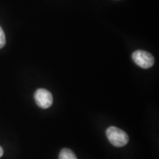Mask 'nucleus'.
<instances>
[{"label":"nucleus","mask_w":159,"mask_h":159,"mask_svg":"<svg viewBox=\"0 0 159 159\" xmlns=\"http://www.w3.org/2000/svg\"><path fill=\"white\" fill-rule=\"evenodd\" d=\"M3 153H4L3 149H2V148L1 146H0V158H1V157L3 156Z\"/></svg>","instance_id":"nucleus-6"},{"label":"nucleus","mask_w":159,"mask_h":159,"mask_svg":"<svg viewBox=\"0 0 159 159\" xmlns=\"http://www.w3.org/2000/svg\"><path fill=\"white\" fill-rule=\"evenodd\" d=\"M106 136L109 142L116 148L125 146L129 141L128 134L124 130L114 126L109 127L107 129Z\"/></svg>","instance_id":"nucleus-1"},{"label":"nucleus","mask_w":159,"mask_h":159,"mask_svg":"<svg viewBox=\"0 0 159 159\" xmlns=\"http://www.w3.org/2000/svg\"><path fill=\"white\" fill-rule=\"evenodd\" d=\"M34 99L38 106L43 109L49 108L53 102L52 95L44 89H38L35 92Z\"/></svg>","instance_id":"nucleus-3"},{"label":"nucleus","mask_w":159,"mask_h":159,"mask_svg":"<svg viewBox=\"0 0 159 159\" xmlns=\"http://www.w3.org/2000/svg\"><path fill=\"white\" fill-rule=\"evenodd\" d=\"M59 159H77L74 152L68 148H63L60 152Z\"/></svg>","instance_id":"nucleus-4"},{"label":"nucleus","mask_w":159,"mask_h":159,"mask_svg":"<svg viewBox=\"0 0 159 159\" xmlns=\"http://www.w3.org/2000/svg\"><path fill=\"white\" fill-rule=\"evenodd\" d=\"M6 40H5V35L4 33L2 28L0 26V49H2L4 46L5 45Z\"/></svg>","instance_id":"nucleus-5"},{"label":"nucleus","mask_w":159,"mask_h":159,"mask_svg":"<svg viewBox=\"0 0 159 159\" xmlns=\"http://www.w3.org/2000/svg\"><path fill=\"white\" fill-rule=\"evenodd\" d=\"M132 58L136 65L145 69L152 67L155 63L154 57L144 50L135 51L132 55Z\"/></svg>","instance_id":"nucleus-2"}]
</instances>
